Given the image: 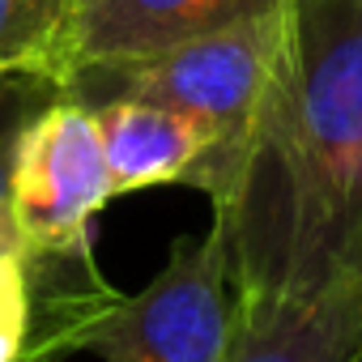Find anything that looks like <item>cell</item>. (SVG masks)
<instances>
[{
  "mask_svg": "<svg viewBox=\"0 0 362 362\" xmlns=\"http://www.w3.org/2000/svg\"><path fill=\"white\" fill-rule=\"evenodd\" d=\"M235 311L362 273V0H281V43L214 201Z\"/></svg>",
  "mask_w": 362,
  "mask_h": 362,
  "instance_id": "obj_1",
  "label": "cell"
},
{
  "mask_svg": "<svg viewBox=\"0 0 362 362\" xmlns=\"http://www.w3.org/2000/svg\"><path fill=\"white\" fill-rule=\"evenodd\" d=\"M277 43H281V0L269 13L201 30L149 56L77 69L64 81V94L86 107L107 98H145L205 119L218 141L197 162L188 184L201 188L209 201H218L235 175L239 149L264 98Z\"/></svg>",
  "mask_w": 362,
  "mask_h": 362,
  "instance_id": "obj_2",
  "label": "cell"
},
{
  "mask_svg": "<svg viewBox=\"0 0 362 362\" xmlns=\"http://www.w3.org/2000/svg\"><path fill=\"white\" fill-rule=\"evenodd\" d=\"M235 294L222 230L184 239L132 298H115L86 332L103 362H226Z\"/></svg>",
  "mask_w": 362,
  "mask_h": 362,
  "instance_id": "obj_3",
  "label": "cell"
},
{
  "mask_svg": "<svg viewBox=\"0 0 362 362\" xmlns=\"http://www.w3.org/2000/svg\"><path fill=\"white\" fill-rule=\"evenodd\" d=\"M111 197L94 111L69 94L52 98L26 124L9 175V205L26 235V256L86 260L90 222Z\"/></svg>",
  "mask_w": 362,
  "mask_h": 362,
  "instance_id": "obj_4",
  "label": "cell"
},
{
  "mask_svg": "<svg viewBox=\"0 0 362 362\" xmlns=\"http://www.w3.org/2000/svg\"><path fill=\"white\" fill-rule=\"evenodd\" d=\"M277 0H73L64 43L56 56V86L77 69L136 60L201 30L269 13Z\"/></svg>",
  "mask_w": 362,
  "mask_h": 362,
  "instance_id": "obj_5",
  "label": "cell"
},
{
  "mask_svg": "<svg viewBox=\"0 0 362 362\" xmlns=\"http://www.w3.org/2000/svg\"><path fill=\"white\" fill-rule=\"evenodd\" d=\"M362 354V273L273 307L235 311L226 362H354Z\"/></svg>",
  "mask_w": 362,
  "mask_h": 362,
  "instance_id": "obj_6",
  "label": "cell"
},
{
  "mask_svg": "<svg viewBox=\"0 0 362 362\" xmlns=\"http://www.w3.org/2000/svg\"><path fill=\"white\" fill-rule=\"evenodd\" d=\"M90 111L98 119L115 197L158 184H188L197 162L218 141L205 119L145 98H107Z\"/></svg>",
  "mask_w": 362,
  "mask_h": 362,
  "instance_id": "obj_7",
  "label": "cell"
},
{
  "mask_svg": "<svg viewBox=\"0 0 362 362\" xmlns=\"http://www.w3.org/2000/svg\"><path fill=\"white\" fill-rule=\"evenodd\" d=\"M73 0H0V77L39 73L56 81V56Z\"/></svg>",
  "mask_w": 362,
  "mask_h": 362,
  "instance_id": "obj_8",
  "label": "cell"
},
{
  "mask_svg": "<svg viewBox=\"0 0 362 362\" xmlns=\"http://www.w3.org/2000/svg\"><path fill=\"white\" fill-rule=\"evenodd\" d=\"M64 90L52 77L39 73H9L0 77V201L9 197V175H13V153L26 132V124Z\"/></svg>",
  "mask_w": 362,
  "mask_h": 362,
  "instance_id": "obj_9",
  "label": "cell"
},
{
  "mask_svg": "<svg viewBox=\"0 0 362 362\" xmlns=\"http://www.w3.org/2000/svg\"><path fill=\"white\" fill-rule=\"evenodd\" d=\"M30 328V256L0 264V362H18Z\"/></svg>",
  "mask_w": 362,
  "mask_h": 362,
  "instance_id": "obj_10",
  "label": "cell"
},
{
  "mask_svg": "<svg viewBox=\"0 0 362 362\" xmlns=\"http://www.w3.org/2000/svg\"><path fill=\"white\" fill-rule=\"evenodd\" d=\"M13 256H26V235L18 226V214L9 205V197L0 201V264L13 260Z\"/></svg>",
  "mask_w": 362,
  "mask_h": 362,
  "instance_id": "obj_11",
  "label": "cell"
},
{
  "mask_svg": "<svg viewBox=\"0 0 362 362\" xmlns=\"http://www.w3.org/2000/svg\"><path fill=\"white\" fill-rule=\"evenodd\" d=\"M354 362H362V354H358V358H354Z\"/></svg>",
  "mask_w": 362,
  "mask_h": 362,
  "instance_id": "obj_12",
  "label": "cell"
}]
</instances>
